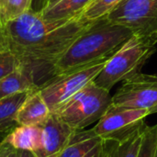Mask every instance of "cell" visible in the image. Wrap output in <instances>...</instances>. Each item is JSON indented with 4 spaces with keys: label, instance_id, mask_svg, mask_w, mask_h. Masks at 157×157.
Segmentation results:
<instances>
[{
    "label": "cell",
    "instance_id": "1",
    "mask_svg": "<svg viewBox=\"0 0 157 157\" xmlns=\"http://www.w3.org/2000/svg\"><path fill=\"white\" fill-rule=\"evenodd\" d=\"M95 22L85 19L82 14L70 18L46 20L31 8L7 21L4 29L17 68L39 90L56 77L54 67L57 61Z\"/></svg>",
    "mask_w": 157,
    "mask_h": 157
},
{
    "label": "cell",
    "instance_id": "2",
    "mask_svg": "<svg viewBox=\"0 0 157 157\" xmlns=\"http://www.w3.org/2000/svg\"><path fill=\"white\" fill-rule=\"evenodd\" d=\"M132 35L129 29L111 23L107 18L96 21L57 61L54 67L55 75L110 58Z\"/></svg>",
    "mask_w": 157,
    "mask_h": 157
},
{
    "label": "cell",
    "instance_id": "3",
    "mask_svg": "<svg viewBox=\"0 0 157 157\" xmlns=\"http://www.w3.org/2000/svg\"><path fill=\"white\" fill-rule=\"evenodd\" d=\"M156 51L155 45L132 35L107 62L94 79L97 86L109 91L117 83L136 74Z\"/></svg>",
    "mask_w": 157,
    "mask_h": 157
},
{
    "label": "cell",
    "instance_id": "4",
    "mask_svg": "<svg viewBox=\"0 0 157 157\" xmlns=\"http://www.w3.org/2000/svg\"><path fill=\"white\" fill-rule=\"evenodd\" d=\"M111 105L112 97L109 91L92 81L52 113L77 131L98 121Z\"/></svg>",
    "mask_w": 157,
    "mask_h": 157
},
{
    "label": "cell",
    "instance_id": "5",
    "mask_svg": "<svg viewBox=\"0 0 157 157\" xmlns=\"http://www.w3.org/2000/svg\"><path fill=\"white\" fill-rule=\"evenodd\" d=\"M106 18L154 45L157 43V0H123Z\"/></svg>",
    "mask_w": 157,
    "mask_h": 157
},
{
    "label": "cell",
    "instance_id": "6",
    "mask_svg": "<svg viewBox=\"0 0 157 157\" xmlns=\"http://www.w3.org/2000/svg\"><path fill=\"white\" fill-rule=\"evenodd\" d=\"M109 59L105 58L76 70L60 75L39 89L51 112H54L79 90L94 81Z\"/></svg>",
    "mask_w": 157,
    "mask_h": 157
},
{
    "label": "cell",
    "instance_id": "7",
    "mask_svg": "<svg viewBox=\"0 0 157 157\" xmlns=\"http://www.w3.org/2000/svg\"><path fill=\"white\" fill-rule=\"evenodd\" d=\"M149 115L146 109L112 104L93 130L103 141H123L143 131L146 127L144 120Z\"/></svg>",
    "mask_w": 157,
    "mask_h": 157
},
{
    "label": "cell",
    "instance_id": "8",
    "mask_svg": "<svg viewBox=\"0 0 157 157\" xmlns=\"http://www.w3.org/2000/svg\"><path fill=\"white\" fill-rule=\"evenodd\" d=\"M112 104L157 113V75L138 73L126 79L112 97Z\"/></svg>",
    "mask_w": 157,
    "mask_h": 157
},
{
    "label": "cell",
    "instance_id": "9",
    "mask_svg": "<svg viewBox=\"0 0 157 157\" xmlns=\"http://www.w3.org/2000/svg\"><path fill=\"white\" fill-rule=\"evenodd\" d=\"M40 126V147L34 153L37 157H57L75 132L54 113H52Z\"/></svg>",
    "mask_w": 157,
    "mask_h": 157
},
{
    "label": "cell",
    "instance_id": "10",
    "mask_svg": "<svg viewBox=\"0 0 157 157\" xmlns=\"http://www.w3.org/2000/svg\"><path fill=\"white\" fill-rule=\"evenodd\" d=\"M103 140L93 129L75 131L57 157H102Z\"/></svg>",
    "mask_w": 157,
    "mask_h": 157
},
{
    "label": "cell",
    "instance_id": "11",
    "mask_svg": "<svg viewBox=\"0 0 157 157\" xmlns=\"http://www.w3.org/2000/svg\"><path fill=\"white\" fill-rule=\"evenodd\" d=\"M52 114L38 89L29 92L17 113V122L22 126L41 125Z\"/></svg>",
    "mask_w": 157,
    "mask_h": 157
},
{
    "label": "cell",
    "instance_id": "12",
    "mask_svg": "<svg viewBox=\"0 0 157 157\" xmlns=\"http://www.w3.org/2000/svg\"><path fill=\"white\" fill-rule=\"evenodd\" d=\"M5 141L17 150H27L36 153L41 143V126H17L9 132Z\"/></svg>",
    "mask_w": 157,
    "mask_h": 157
},
{
    "label": "cell",
    "instance_id": "13",
    "mask_svg": "<svg viewBox=\"0 0 157 157\" xmlns=\"http://www.w3.org/2000/svg\"><path fill=\"white\" fill-rule=\"evenodd\" d=\"M32 91V90H30ZM30 91L0 98V133L8 134L17 126V113Z\"/></svg>",
    "mask_w": 157,
    "mask_h": 157
},
{
    "label": "cell",
    "instance_id": "14",
    "mask_svg": "<svg viewBox=\"0 0 157 157\" xmlns=\"http://www.w3.org/2000/svg\"><path fill=\"white\" fill-rule=\"evenodd\" d=\"M146 128V127H145ZM145 128L123 141H103L102 157H137Z\"/></svg>",
    "mask_w": 157,
    "mask_h": 157
},
{
    "label": "cell",
    "instance_id": "15",
    "mask_svg": "<svg viewBox=\"0 0 157 157\" xmlns=\"http://www.w3.org/2000/svg\"><path fill=\"white\" fill-rule=\"evenodd\" d=\"M93 0H62L52 7L45 8L40 13L46 20L70 18L83 13Z\"/></svg>",
    "mask_w": 157,
    "mask_h": 157
},
{
    "label": "cell",
    "instance_id": "16",
    "mask_svg": "<svg viewBox=\"0 0 157 157\" xmlns=\"http://www.w3.org/2000/svg\"><path fill=\"white\" fill-rule=\"evenodd\" d=\"M35 89L30 79L18 68L0 79V98Z\"/></svg>",
    "mask_w": 157,
    "mask_h": 157
},
{
    "label": "cell",
    "instance_id": "17",
    "mask_svg": "<svg viewBox=\"0 0 157 157\" xmlns=\"http://www.w3.org/2000/svg\"><path fill=\"white\" fill-rule=\"evenodd\" d=\"M123 0H93L83 11L82 17L89 21L106 18L108 15Z\"/></svg>",
    "mask_w": 157,
    "mask_h": 157
},
{
    "label": "cell",
    "instance_id": "18",
    "mask_svg": "<svg viewBox=\"0 0 157 157\" xmlns=\"http://www.w3.org/2000/svg\"><path fill=\"white\" fill-rule=\"evenodd\" d=\"M3 12L5 25L7 21L19 17L24 12L31 9L33 0H0Z\"/></svg>",
    "mask_w": 157,
    "mask_h": 157
},
{
    "label": "cell",
    "instance_id": "19",
    "mask_svg": "<svg viewBox=\"0 0 157 157\" xmlns=\"http://www.w3.org/2000/svg\"><path fill=\"white\" fill-rule=\"evenodd\" d=\"M157 147V124L148 127L144 132V137L137 157H155Z\"/></svg>",
    "mask_w": 157,
    "mask_h": 157
},
{
    "label": "cell",
    "instance_id": "20",
    "mask_svg": "<svg viewBox=\"0 0 157 157\" xmlns=\"http://www.w3.org/2000/svg\"><path fill=\"white\" fill-rule=\"evenodd\" d=\"M17 69V61L14 54L7 51L0 52V79Z\"/></svg>",
    "mask_w": 157,
    "mask_h": 157
},
{
    "label": "cell",
    "instance_id": "21",
    "mask_svg": "<svg viewBox=\"0 0 157 157\" xmlns=\"http://www.w3.org/2000/svg\"><path fill=\"white\" fill-rule=\"evenodd\" d=\"M0 157H17V150L4 141L0 145Z\"/></svg>",
    "mask_w": 157,
    "mask_h": 157
},
{
    "label": "cell",
    "instance_id": "22",
    "mask_svg": "<svg viewBox=\"0 0 157 157\" xmlns=\"http://www.w3.org/2000/svg\"><path fill=\"white\" fill-rule=\"evenodd\" d=\"M7 51H9V49H8V43H7L6 35L4 27L0 26V52H7Z\"/></svg>",
    "mask_w": 157,
    "mask_h": 157
},
{
    "label": "cell",
    "instance_id": "23",
    "mask_svg": "<svg viewBox=\"0 0 157 157\" xmlns=\"http://www.w3.org/2000/svg\"><path fill=\"white\" fill-rule=\"evenodd\" d=\"M17 157H37V155L30 151L27 150H17Z\"/></svg>",
    "mask_w": 157,
    "mask_h": 157
},
{
    "label": "cell",
    "instance_id": "24",
    "mask_svg": "<svg viewBox=\"0 0 157 157\" xmlns=\"http://www.w3.org/2000/svg\"><path fill=\"white\" fill-rule=\"evenodd\" d=\"M36 1V6L38 7L37 8V11L38 12H40L46 6V3H47V0H33V2ZM32 2V4H33ZM32 8V7H31Z\"/></svg>",
    "mask_w": 157,
    "mask_h": 157
},
{
    "label": "cell",
    "instance_id": "25",
    "mask_svg": "<svg viewBox=\"0 0 157 157\" xmlns=\"http://www.w3.org/2000/svg\"><path fill=\"white\" fill-rule=\"evenodd\" d=\"M0 26L5 27V19H4V12H3V6L0 2Z\"/></svg>",
    "mask_w": 157,
    "mask_h": 157
},
{
    "label": "cell",
    "instance_id": "26",
    "mask_svg": "<svg viewBox=\"0 0 157 157\" xmlns=\"http://www.w3.org/2000/svg\"><path fill=\"white\" fill-rule=\"evenodd\" d=\"M60 1H62V0H47L46 6H45V7H44L43 9L48 8V7H52V6L56 5V4H57V3H59ZM43 9H42V10H43Z\"/></svg>",
    "mask_w": 157,
    "mask_h": 157
},
{
    "label": "cell",
    "instance_id": "27",
    "mask_svg": "<svg viewBox=\"0 0 157 157\" xmlns=\"http://www.w3.org/2000/svg\"><path fill=\"white\" fill-rule=\"evenodd\" d=\"M6 135H7V134H2V133H0V145H1V144H2V143L5 141V139H6Z\"/></svg>",
    "mask_w": 157,
    "mask_h": 157
},
{
    "label": "cell",
    "instance_id": "28",
    "mask_svg": "<svg viewBox=\"0 0 157 157\" xmlns=\"http://www.w3.org/2000/svg\"><path fill=\"white\" fill-rule=\"evenodd\" d=\"M155 157H157V147H156V150H155Z\"/></svg>",
    "mask_w": 157,
    "mask_h": 157
}]
</instances>
